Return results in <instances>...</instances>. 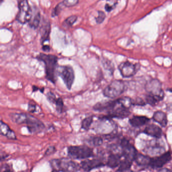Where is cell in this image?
Here are the masks:
<instances>
[{"label": "cell", "mask_w": 172, "mask_h": 172, "mask_svg": "<svg viewBox=\"0 0 172 172\" xmlns=\"http://www.w3.org/2000/svg\"><path fill=\"white\" fill-rule=\"evenodd\" d=\"M145 90L148 94L158 96L161 100L164 99V92L162 90L161 83L158 79H151L146 83Z\"/></svg>", "instance_id": "obj_10"}, {"label": "cell", "mask_w": 172, "mask_h": 172, "mask_svg": "<svg viewBox=\"0 0 172 172\" xmlns=\"http://www.w3.org/2000/svg\"><path fill=\"white\" fill-rule=\"evenodd\" d=\"M57 75L62 78L67 89L70 90L75 78L74 71L72 67L69 65L58 66Z\"/></svg>", "instance_id": "obj_6"}, {"label": "cell", "mask_w": 172, "mask_h": 172, "mask_svg": "<svg viewBox=\"0 0 172 172\" xmlns=\"http://www.w3.org/2000/svg\"><path fill=\"white\" fill-rule=\"evenodd\" d=\"M77 20V17L75 15L71 16L65 19L63 23V25L65 27H70L73 26V25L76 22Z\"/></svg>", "instance_id": "obj_25"}, {"label": "cell", "mask_w": 172, "mask_h": 172, "mask_svg": "<svg viewBox=\"0 0 172 172\" xmlns=\"http://www.w3.org/2000/svg\"><path fill=\"white\" fill-rule=\"evenodd\" d=\"M161 100V99L159 97L151 94H148L145 97V101L146 103L152 106L157 105Z\"/></svg>", "instance_id": "obj_22"}, {"label": "cell", "mask_w": 172, "mask_h": 172, "mask_svg": "<svg viewBox=\"0 0 172 172\" xmlns=\"http://www.w3.org/2000/svg\"><path fill=\"white\" fill-rule=\"evenodd\" d=\"M149 121V118L142 116H135L129 120L130 124L134 127H139L143 126Z\"/></svg>", "instance_id": "obj_17"}, {"label": "cell", "mask_w": 172, "mask_h": 172, "mask_svg": "<svg viewBox=\"0 0 172 172\" xmlns=\"http://www.w3.org/2000/svg\"><path fill=\"white\" fill-rule=\"evenodd\" d=\"M40 21H41V15L39 13H37V14H35V16L33 18V21H30L29 25L31 28L34 29H37L39 26Z\"/></svg>", "instance_id": "obj_27"}, {"label": "cell", "mask_w": 172, "mask_h": 172, "mask_svg": "<svg viewBox=\"0 0 172 172\" xmlns=\"http://www.w3.org/2000/svg\"><path fill=\"white\" fill-rule=\"evenodd\" d=\"M152 119L155 122L159 123L161 126L165 127L168 124V119L165 113L161 111H157L153 114Z\"/></svg>", "instance_id": "obj_18"}, {"label": "cell", "mask_w": 172, "mask_h": 172, "mask_svg": "<svg viewBox=\"0 0 172 172\" xmlns=\"http://www.w3.org/2000/svg\"><path fill=\"white\" fill-rule=\"evenodd\" d=\"M132 164V162L131 161L124 159L123 161H121L120 164L119 166V169L117 171H125L128 170L131 167Z\"/></svg>", "instance_id": "obj_24"}, {"label": "cell", "mask_w": 172, "mask_h": 172, "mask_svg": "<svg viewBox=\"0 0 172 172\" xmlns=\"http://www.w3.org/2000/svg\"><path fill=\"white\" fill-rule=\"evenodd\" d=\"M120 145L123 149L122 156H123L124 159L133 162L137 153L135 148L125 138L121 140Z\"/></svg>", "instance_id": "obj_9"}, {"label": "cell", "mask_w": 172, "mask_h": 172, "mask_svg": "<svg viewBox=\"0 0 172 172\" xmlns=\"http://www.w3.org/2000/svg\"><path fill=\"white\" fill-rule=\"evenodd\" d=\"M81 169L85 171H90L93 170L101 168L105 165L102 157H98L95 159H86L80 163Z\"/></svg>", "instance_id": "obj_11"}, {"label": "cell", "mask_w": 172, "mask_h": 172, "mask_svg": "<svg viewBox=\"0 0 172 172\" xmlns=\"http://www.w3.org/2000/svg\"><path fill=\"white\" fill-rule=\"evenodd\" d=\"M19 11L16 16L18 21L21 24L30 22L32 18V11L27 0H20L18 5Z\"/></svg>", "instance_id": "obj_7"}, {"label": "cell", "mask_w": 172, "mask_h": 172, "mask_svg": "<svg viewBox=\"0 0 172 172\" xmlns=\"http://www.w3.org/2000/svg\"><path fill=\"white\" fill-rule=\"evenodd\" d=\"M46 96L47 100L55 106L57 112L61 114L65 112V105L62 98L57 97L56 95L51 91L47 92Z\"/></svg>", "instance_id": "obj_13"}, {"label": "cell", "mask_w": 172, "mask_h": 172, "mask_svg": "<svg viewBox=\"0 0 172 172\" xmlns=\"http://www.w3.org/2000/svg\"><path fill=\"white\" fill-rule=\"evenodd\" d=\"M44 90H45L44 88H39L38 87L34 86H33V92H35V91H37L39 90L41 91V92L43 93V91H44Z\"/></svg>", "instance_id": "obj_35"}, {"label": "cell", "mask_w": 172, "mask_h": 172, "mask_svg": "<svg viewBox=\"0 0 172 172\" xmlns=\"http://www.w3.org/2000/svg\"><path fill=\"white\" fill-rule=\"evenodd\" d=\"M152 158L142 153H137L134 161L140 166H150Z\"/></svg>", "instance_id": "obj_19"}, {"label": "cell", "mask_w": 172, "mask_h": 172, "mask_svg": "<svg viewBox=\"0 0 172 172\" xmlns=\"http://www.w3.org/2000/svg\"><path fill=\"white\" fill-rule=\"evenodd\" d=\"M63 3L65 7H72L76 6L79 3V0H63Z\"/></svg>", "instance_id": "obj_30"}, {"label": "cell", "mask_w": 172, "mask_h": 172, "mask_svg": "<svg viewBox=\"0 0 172 172\" xmlns=\"http://www.w3.org/2000/svg\"><path fill=\"white\" fill-rule=\"evenodd\" d=\"M56 151H57V149H56L55 146H49V148H47L46 151L45 152L44 157H47V156H50L51 155H53V154L56 152Z\"/></svg>", "instance_id": "obj_31"}, {"label": "cell", "mask_w": 172, "mask_h": 172, "mask_svg": "<svg viewBox=\"0 0 172 172\" xmlns=\"http://www.w3.org/2000/svg\"><path fill=\"white\" fill-rule=\"evenodd\" d=\"M172 159V155L170 152H165L157 157L152 158L150 167L153 169L161 168L169 163Z\"/></svg>", "instance_id": "obj_12"}, {"label": "cell", "mask_w": 172, "mask_h": 172, "mask_svg": "<svg viewBox=\"0 0 172 172\" xmlns=\"http://www.w3.org/2000/svg\"><path fill=\"white\" fill-rule=\"evenodd\" d=\"M37 58L39 61L42 62L45 64V77L46 79L53 84H55L58 76V57L52 55L41 53L37 56Z\"/></svg>", "instance_id": "obj_2"}, {"label": "cell", "mask_w": 172, "mask_h": 172, "mask_svg": "<svg viewBox=\"0 0 172 172\" xmlns=\"http://www.w3.org/2000/svg\"><path fill=\"white\" fill-rule=\"evenodd\" d=\"M2 172H12L13 171L11 167L8 164H3L1 167Z\"/></svg>", "instance_id": "obj_33"}, {"label": "cell", "mask_w": 172, "mask_h": 172, "mask_svg": "<svg viewBox=\"0 0 172 172\" xmlns=\"http://www.w3.org/2000/svg\"><path fill=\"white\" fill-rule=\"evenodd\" d=\"M9 117L11 121L19 125H26L29 133L39 134L45 130V124L35 117L25 112H11Z\"/></svg>", "instance_id": "obj_1"}, {"label": "cell", "mask_w": 172, "mask_h": 172, "mask_svg": "<svg viewBox=\"0 0 172 172\" xmlns=\"http://www.w3.org/2000/svg\"><path fill=\"white\" fill-rule=\"evenodd\" d=\"M8 157V155H2V154H1V161H3Z\"/></svg>", "instance_id": "obj_37"}, {"label": "cell", "mask_w": 172, "mask_h": 172, "mask_svg": "<svg viewBox=\"0 0 172 172\" xmlns=\"http://www.w3.org/2000/svg\"><path fill=\"white\" fill-rule=\"evenodd\" d=\"M126 86L123 81L113 80L106 86L103 91L104 96L110 99H115L122 95L125 90Z\"/></svg>", "instance_id": "obj_5"}, {"label": "cell", "mask_w": 172, "mask_h": 172, "mask_svg": "<svg viewBox=\"0 0 172 172\" xmlns=\"http://www.w3.org/2000/svg\"><path fill=\"white\" fill-rule=\"evenodd\" d=\"M106 14L103 11H98V16L95 18V21L98 24H101L103 22L104 19L106 18Z\"/></svg>", "instance_id": "obj_29"}, {"label": "cell", "mask_w": 172, "mask_h": 172, "mask_svg": "<svg viewBox=\"0 0 172 172\" xmlns=\"http://www.w3.org/2000/svg\"><path fill=\"white\" fill-rule=\"evenodd\" d=\"M118 2V0H107L104 8L108 12L112 11L116 6Z\"/></svg>", "instance_id": "obj_26"}, {"label": "cell", "mask_w": 172, "mask_h": 172, "mask_svg": "<svg viewBox=\"0 0 172 172\" xmlns=\"http://www.w3.org/2000/svg\"><path fill=\"white\" fill-rule=\"evenodd\" d=\"M70 159L63 157L51 160L50 163L52 171L71 172L79 171L81 169L80 165Z\"/></svg>", "instance_id": "obj_4"}, {"label": "cell", "mask_w": 172, "mask_h": 172, "mask_svg": "<svg viewBox=\"0 0 172 172\" xmlns=\"http://www.w3.org/2000/svg\"><path fill=\"white\" fill-rule=\"evenodd\" d=\"M42 50L45 52H48L50 51V47L48 45H42Z\"/></svg>", "instance_id": "obj_36"}, {"label": "cell", "mask_w": 172, "mask_h": 172, "mask_svg": "<svg viewBox=\"0 0 172 172\" xmlns=\"http://www.w3.org/2000/svg\"><path fill=\"white\" fill-rule=\"evenodd\" d=\"M143 132L148 135L156 138H159L162 135V130L161 128L155 124L148 125L144 130Z\"/></svg>", "instance_id": "obj_14"}, {"label": "cell", "mask_w": 172, "mask_h": 172, "mask_svg": "<svg viewBox=\"0 0 172 172\" xmlns=\"http://www.w3.org/2000/svg\"><path fill=\"white\" fill-rule=\"evenodd\" d=\"M139 64H133L126 61L120 64L118 67L121 74L124 78H129L134 76L139 69Z\"/></svg>", "instance_id": "obj_8"}, {"label": "cell", "mask_w": 172, "mask_h": 172, "mask_svg": "<svg viewBox=\"0 0 172 172\" xmlns=\"http://www.w3.org/2000/svg\"><path fill=\"white\" fill-rule=\"evenodd\" d=\"M133 104L138 105V106H143L145 104V102L141 98H137L135 99V101H133Z\"/></svg>", "instance_id": "obj_34"}, {"label": "cell", "mask_w": 172, "mask_h": 172, "mask_svg": "<svg viewBox=\"0 0 172 172\" xmlns=\"http://www.w3.org/2000/svg\"><path fill=\"white\" fill-rule=\"evenodd\" d=\"M64 6H64L63 2L59 3V4L57 5L52 11V16L54 17L56 16H58L62 10L63 7H64Z\"/></svg>", "instance_id": "obj_28"}, {"label": "cell", "mask_w": 172, "mask_h": 172, "mask_svg": "<svg viewBox=\"0 0 172 172\" xmlns=\"http://www.w3.org/2000/svg\"><path fill=\"white\" fill-rule=\"evenodd\" d=\"M38 106L37 104H34L29 103V107H28V111L29 112H31V113H35V112H37L38 111Z\"/></svg>", "instance_id": "obj_32"}, {"label": "cell", "mask_w": 172, "mask_h": 172, "mask_svg": "<svg viewBox=\"0 0 172 172\" xmlns=\"http://www.w3.org/2000/svg\"><path fill=\"white\" fill-rule=\"evenodd\" d=\"M94 116L87 117L82 121L81 128L85 131H88L94 122Z\"/></svg>", "instance_id": "obj_21"}, {"label": "cell", "mask_w": 172, "mask_h": 172, "mask_svg": "<svg viewBox=\"0 0 172 172\" xmlns=\"http://www.w3.org/2000/svg\"><path fill=\"white\" fill-rule=\"evenodd\" d=\"M67 154L70 158L74 160H84L95 157L94 149L86 144L69 146Z\"/></svg>", "instance_id": "obj_3"}, {"label": "cell", "mask_w": 172, "mask_h": 172, "mask_svg": "<svg viewBox=\"0 0 172 172\" xmlns=\"http://www.w3.org/2000/svg\"><path fill=\"white\" fill-rule=\"evenodd\" d=\"M122 156L117 153H112L108 156L106 165L108 167L112 169L119 167L121 161Z\"/></svg>", "instance_id": "obj_16"}, {"label": "cell", "mask_w": 172, "mask_h": 172, "mask_svg": "<svg viewBox=\"0 0 172 172\" xmlns=\"http://www.w3.org/2000/svg\"><path fill=\"white\" fill-rule=\"evenodd\" d=\"M50 30V24L49 23H47L46 26L45 27V29H43V33H42V35L41 42H42V45H43L44 42H46V41H49Z\"/></svg>", "instance_id": "obj_23"}, {"label": "cell", "mask_w": 172, "mask_h": 172, "mask_svg": "<svg viewBox=\"0 0 172 172\" xmlns=\"http://www.w3.org/2000/svg\"><path fill=\"white\" fill-rule=\"evenodd\" d=\"M90 145L93 147H99L103 144V139L100 136H90L87 140Z\"/></svg>", "instance_id": "obj_20"}, {"label": "cell", "mask_w": 172, "mask_h": 172, "mask_svg": "<svg viewBox=\"0 0 172 172\" xmlns=\"http://www.w3.org/2000/svg\"><path fill=\"white\" fill-rule=\"evenodd\" d=\"M1 134L2 135L5 136L9 139L16 140V135L13 130L10 129L9 126L7 124L1 121Z\"/></svg>", "instance_id": "obj_15"}]
</instances>
